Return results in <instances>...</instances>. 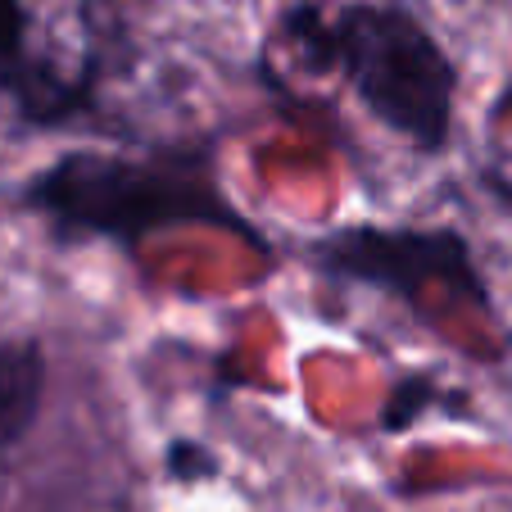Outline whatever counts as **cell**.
I'll return each instance as SVG.
<instances>
[{
  "label": "cell",
  "instance_id": "5b68a950",
  "mask_svg": "<svg viewBox=\"0 0 512 512\" xmlns=\"http://www.w3.org/2000/svg\"><path fill=\"white\" fill-rule=\"evenodd\" d=\"M272 46L304 78H336V0H286L272 23Z\"/></svg>",
  "mask_w": 512,
  "mask_h": 512
},
{
  "label": "cell",
  "instance_id": "277c9868",
  "mask_svg": "<svg viewBox=\"0 0 512 512\" xmlns=\"http://www.w3.org/2000/svg\"><path fill=\"white\" fill-rule=\"evenodd\" d=\"M50 386V358L41 336H0V494L14 454L32 435Z\"/></svg>",
  "mask_w": 512,
  "mask_h": 512
},
{
  "label": "cell",
  "instance_id": "9c48e42d",
  "mask_svg": "<svg viewBox=\"0 0 512 512\" xmlns=\"http://www.w3.org/2000/svg\"><path fill=\"white\" fill-rule=\"evenodd\" d=\"M481 186L494 195V200H503V204L512 209V177H503V173H494V168H485V173H481Z\"/></svg>",
  "mask_w": 512,
  "mask_h": 512
},
{
  "label": "cell",
  "instance_id": "6da1fadb",
  "mask_svg": "<svg viewBox=\"0 0 512 512\" xmlns=\"http://www.w3.org/2000/svg\"><path fill=\"white\" fill-rule=\"evenodd\" d=\"M19 204L41 218L59 245L109 241L136 254L141 241L182 227L227 232L272 259L263 232L227 200L218 155L209 145H159L141 155L123 150H64L19 182Z\"/></svg>",
  "mask_w": 512,
  "mask_h": 512
},
{
  "label": "cell",
  "instance_id": "7a4b0ae2",
  "mask_svg": "<svg viewBox=\"0 0 512 512\" xmlns=\"http://www.w3.org/2000/svg\"><path fill=\"white\" fill-rule=\"evenodd\" d=\"M336 78L417 155L449 150L458 64L408 0H336Z\"/></svg>",
  "mask_w": 512,
  "mask_h": 512
},
{
  "label": "cell",
  "instance_id": "3957f363",
  "mask_svg": "<svg viewBox=\"0 0 512 512\" xmlns=\"http://www.w3.org/2000/svg\"><path fill=\"white\" fill-rule=\"evenodd\" d=\"M304 268L336 286L381 290L399 300L417 322H435L431 300L445 295L458 309L494 318V295L476 250L458 227H381L340 223L300 245Z\"/></svg>",
  "mask_w": 512,
  "mask_h": 512
},
{
  "label": "cell",
  "instance_id": "ba28073f",
  "mask_svg": "<svg viewBox=\"0 0 512 512\" xmlns=\"http://www.w3.org/2000/svg\"><path fill=\"white\" fill-rule=\"evenodd\" d=\"M32 10L28 0H0V73H10L14 64L32 55Z\"/></svg>",
  "mask_w": 512,
  "mask_h": 512
},
{
  "label": "cell",
  "instance_id": "8992f818",
  "mask_svg": "<svg viewBox=\"0 0 512 512\" xmlns=\"http://www.w3.org/2000/svg\"><path fill=\"white\" fill-rule=\"evenodd\" d=\"M435 408H449L454 417H472L467 395L445 390V386H440V377H431V372H404V377L386 390V399H381L377 426L386 435H408L417 422H422V417H431Z\"/></svg>",
  "mask_w": 512,
  "mask_h": 512
},
{
  "label": "cell",
  "instance_id": "52a82bcc",
  "mask_svg": "<svg viewBox=\"0 0 512 512\" xmlns=\"http://www.w3.org/2000/svg\"><path fill=\"white\" fill-rule=\"evenodd\" d=\"M164 476L182 490H195V485H213L223 476V458L218 449L195 440V435H173L164 445Z\"/></svg>",
  "mask_w": 512,
  "mask_h": 512
}]
</instances>
